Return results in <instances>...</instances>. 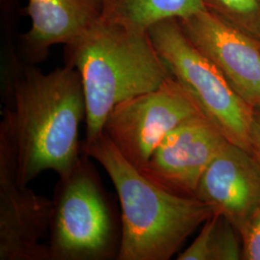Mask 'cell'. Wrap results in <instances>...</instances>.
Returning a JSON list of instances; mask_svg holds the SVG:
<instances>
[{
  "label": "cell",
  "mask_w": 260,
  "mask_h": 260,
  "mask_svg": "<svg viewBox=\"0 0 260 260\" xmlns=\"http://www.w3.org/2000/svg\"><path fill=\"white\" fill-rule=\"evenodd\" d=\"M0 138L12 151L17 180L28 186L46 171L61 177L82 155L78 131L86 100L78 71L66 65L43 73L13 55L5 73Z\"/></svg>",
  "instance_id": "obj_1"
},
{
  "label": "cell",
  "mask_w": 260,
  "mask_h": 260,
  "mask_svg": "<svg viewBox=\"0 0 260 260\" xmlns=\"http://www.w3.org/2000/svg\"><path fill=\"white\" fill-rule=\"evenodd\" d=\"M85 154L106 171L121 203L119 260H169L213 215L197 198L155 185L121 155L102 133L81 143Z\"/></svg>",
  "instance_id": "obj_2"
},
{
  "label": "cell",
  "mask_w": 260,
  "mask_h": 260,
  "mask_svg": "<svg viewBox=\"0 0 260 260\" xmlns=\"http://www.w3.org/2000/svg\"><path fill=\"white\" fill-rule=\"evenodd\" d=\"M65 64L81 76L86 100V138L103 133L119 103L156 90L171 76L148 32L102 19L65 46Z\"/></svg>",
  "instance_id": "obj_3"
},
{
  "label": "cell",
  "mask_w": 260,
  "mask_h": 260,
  "mask_svg": "<svg viewBox=\"0 0 260 260\" xmlns=\"http://www.w3.org/2000/svg\"><path fill=\"white\" fill-rule=\"evenodd\" d=\"M89 158L83 152L56 184L48 234L50 260L118 259L121 226Z\"/></svg>",
  "instance_id": "obj_4"
},
{
  "label": "cell",
  "mask_w": 260,
  "mask_h": 260,
  "mask_svg": "<svg viewBox=\"0 0 260 260\" xmlns=\"http://www.w3.org/2000/svg\"><path fill=\"white\" fill-rule=\"evenodd\" d=\"M148 33L171 76L193 95L229 142L251 153L253 108L233 91L220 71L186 37L178 20L160 21Z\"/></svg>",
  "instance_id": "obj_5"
},
{
  "label": "cell",
  "mask_w": 260,
  "mask_h": 260,
  "mask_svg": "<svg viewBox=\"0 0 260 260\" xmlns=\"http://www.w3.org/2000/svg\"><path fill=\"white\" fill-rule=\"evenodd\" d=\"M200 115L205 112L193 95L170 76L156 90L115 106L104 121L103 133L139 170L171 131Z\"/></svg>",
  "instance_id": "obj_6"
},
{
  "label": "cell",
  "mask_w": 260,
  "mask_h": 260,
  "mask_svg": "<svg viewBox=\"0 0 260 260\" xmlns=\"http://www.w3.org/2000/svg\"><path fill=\"white\" fill-rule=\"evenodd\" d=\"M53 202L19 185L9 146L0 138V260H50Z\"/></svg>",
  "instance_id": "obj_7"
},
{
  "label": "cell",
  "mask_w": 260,
  "mask_h": 260,
  "mask_svg": "<svg viewBox=\"0 0 260 260\" xmlns=\"http://www.w3.org/2000/svg\"><path fill=\"white\" fill-rule=\"evenodd\" d=\"M228 142L213 121L200 115L171 131L139 171L175 195L196 198L201 178Z\"/></svg>",
  "instance_id": "obj_8"
},
{
  "label": "cell",
  "mask_w": 260,
  "mask_h": 260,
  "mask_svg": "<svg viewBox=\"0 0 260 260\" xmlns=\"http://www.w3.org/2000/svg\"><path fill=\"white\" fill-rule=\"evenodd\" d=\"M186 37L252 108L260 107V47L240 30L205 10L177 19Z\"/></svg>",
  "instance_id": "obj_9"
},
{
  "label": "cell",
  "mask_w": 260,
  "mask_h": 260,
  "mask_svg": "<svg viewBox=\"0 0 260 260\" xmlns=\"http://www.w3.org/2000/svg\"><path fill=\"white\" fill-rule=\"evenodd\" d=\"M196 198L240 233L260 205V164L249 151L228 142L206 169Z\"/></svg>",
  "instance_id": "obj_10"
},
{
  "label": "cell",
  "mask_w": 260,
  "mask_h": 260,
  "mask_svg": "<svg viewBox=\"0 0 260 260\" xmlns=\"http://www.w3.org/2000/svg\"><path fill=\"white\" fill-rule=\"evenodd\" d=\"M103 0H28L31 27L22 36V57L35 65L49 48L67 46L103 19Z\"/></svg>",
  "instance_id": "obj_11"
},
{
  "label": "cell",
  "mask_w": 260,
  "mask_h": 260,
  "mask_svg": "<svg viewBox=\"0 0 260 260\" xmlns=\"http://www.w3.org/2000/svg\"><path fill=\"white\" fill-rule=\"evenodd\" d=\"M103 19L137 32L206 10L204 0H103Z\"/></svg>",
  "instance_id": "obj_12"
},
{
  "label": "cell",
  "mask_w": 260,
  "mask_h": 260,
  "mask_svg": "<svg viewBox=\"0 0 260 260\" xmlns=\"http://www.w3.org/2000/svg\"><path fill=\"white\" fill-rule=\"evenodd\" d=\"M243 254L240 233L220 214L205 221L193 243L178 260H239Z\"/></svg>",
  "instance_id": "obj_13"
},
{
  "label": "cell",
  "mask_w": 260,
  "mask_h": 260,
  "mask_svg": "<svg viewBox=\"0 0 260 260\" xmlns=\"http://www.w3.org/2000/svg\"><path fill=\"white\" fill-rule=\"evenodd\" d=\"M205 8L260 44V0H204Z\"/></svg>",
  "instance_id": "obj_14"
},
{
  "label": "cell",
  "mask_w": 260,
  "mask_h": 260,
  "mask_svg": "<svg viewBox=\"0 0 260 260\" xmlns=\"http://www.w3.org/2000/svg\"><path fill=\"white\" fill-rule=\"evenodd\" d=\"M242 259L260 260V205L241 233Z\"/></svg>",
  "instance_id": "obj_15"
},
{
  "label": "cell",
  "mask_w": 260,
  "mask_h": 260,
  "mask_svg": "<svg viewBox=\"0 0 260 260\" xmlns=\"http://www.w3.org/2000/svg\"><path fill=\"white\" fill-rule=\"evenodd\" d=\"M251 153L260 164V107L253 108L250 129Z\"/></svg>",
  "instance_id": "obj_16"
},
{
  "label": "cell",
  "mask_w": 260,
  "mask_h": 260,
  "mask_svg": "<svg viewBox=\"0 0 260 260\" xmlns=\"http://www.w3.org/2000/svg\"><path fill=\"white\" fill-rule=\"evenodd\" d=\"M258 45H259V47H260V44H258Z\"/></svg>",
  "instance_id": "obj_17"
}]
</instances>
